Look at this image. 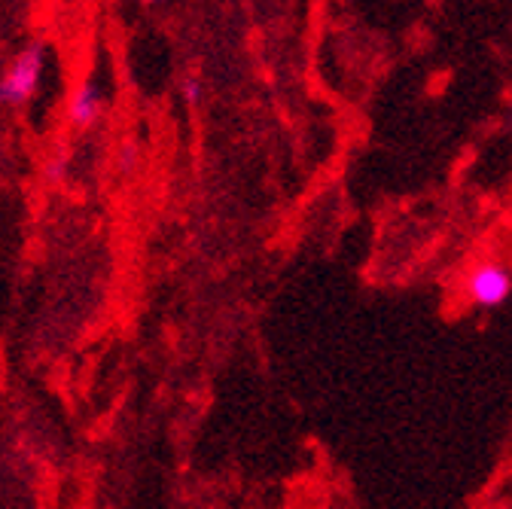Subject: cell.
I'll list each match as a JSON object with an SVG mask.
<instances>
[{
    "instance_id": "cell-1",
    "label": "cell",
    "mask_w": 512,
    "mask_h": 509,
    "mask_svg": "<svg viewBox=\"0 0 512 509\" xmlns=\"http://www.w3.org/2000/svg\"><path fill=\"white\" fill-rule=\"evenodd\" d=\"M40 74H43V46L34 43V46L22 49L13 58V65L7 68V74L0 77V101L4 104H25L37 92Z\"/></svg>"
},
{
    "instance_id": "cell-2",
    "label": "cell",
    "mask_w": 512,
    "mask_h": 509,
    "mask_svg": "<svg viewBox=\"0 0 512 509\" xmlns=\"http://www.w3.org/2000/svg\"><path fill=\"white\" fill-rule=\"evenodd\" d=\"M464 293L476 308H500L512 296V269L500 266L497 260H485L470 269Z\"/></svg>"
},
{
    "instance_id": "cell-3",
    "label": "cell",
    "mask_w": 512,
    "mask_h": 509,
    "mask_svg": "<svg viewBox=\"0 0 512 509\" xmlns=\"http://www.w3.org/2000/svg\"><path fill=\"white\" fill-rule=\"evenodd\" d=\"M68 116H71V122L77 125V129H89V125L101 116V92H98L95 83H83L74 92Z\"/></svg>"
}]
</instances>
